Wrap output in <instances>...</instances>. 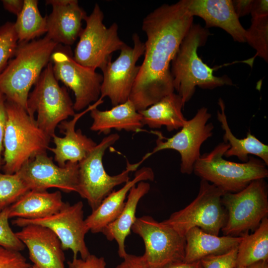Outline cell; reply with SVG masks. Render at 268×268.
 <instances>
[{
	"label": "cell",
	"mask_w": 268,
	"mask_h": 268,
	"mask_svg": "<svg viewBox=\"0 0 268 268\" xmlns=\"http://www.w3.org/2000/svg\"><path fill=\"white\" fill-rule=\"evenodd\" d=\"M193 19L185 0L162 4L143 18L144 58L129 97L137 111L174 92L171 63Z\"/></svg>",
	"instance_id": "1"
},
{
	"label": "cell",
	"mask_w": 268,
	"mask_h": 268,
	"mask_svg": "<svg viewBox=\"0 0 268 268\" xmlns=\"http://www.w3.org/2000/svg\"><path fill=\"white\" fill-rule=\"evenodd\" d=\"M209 35L205 28L193 24L171 62L174 90L181 97L184 106L192 98L197 86L213 89L233 85L228 76L214 75V68L204 63L198 56V49L205 44Z\"/></svg>",
	"instance_id": "2"
},
{
	"label": "cell",
	"mask_w": 268,
	"mask_h": 268,
	"mask_svg": "<svg viewBox=\"0 0 268 268\" xmlns=\"http://www.w3.org/2000/svg\"><path fill=\"white\" fill-rule=\"evenodd\" d=\"M58 45L46 36L18 43L13 58L0 73V92L6 100L20 106L28 112L30 90L50 62Z\"/></svg>",
	"instance_id": "3"
},
{
	"label": "cell",
	"mask_w": 268,
	"mask_h": 268,
	"mask_svg": "<svg viewBox=\"0 0 268 268\" xmlns=\"http://www.w3.org/2000/svg\"><path fill=\"white\" fill-rule=\"evenodd\" d=\"M3 138L4 173L14 174L36 155L46 152L51 137L38 126L34 117L20 106L6 100Z\"/></svg>",
	"instance_id": "4"
},
{
	"label": "cell",
	"mask_w": 268,
	"mask_h": 268,
	"mask_svg": "<svg viewBox=\"0 0 268 268\" xmlns=\"http://www.w3.org/2000/svg\"><path fill=\"white\" fill-rule=\"evenodd\" d=\"M229 147L228 143L220 142L201 155L194 164V173L226 193L239 192L253 181L268 177L267 165L258 158L250 156L242 163L225 160L224 154Z\"/></svg>",
	"instance_id": "5"
},
{
	"label": "cell",
	"mask_w": 268,
	"mask_h": 268,
	"mask_svg": "<svg viewBox=\"0 0 268 268\" xmlns=\"http://www.w3.org/2000/svg\"><path fill=\"white\" fill-rule=\"evenodd\" d=\"M119 138L117 133L104 137L78 163L77 193L87 200L92 211L98 207L115 187L129 181L130 173L136 170L140 165L139 162L131 164L127 162L125 170L121 173L111 176L106 172L103 163V156L107 149Z\"/></svg>",
	"instance_id": "6"
},
{
	"label": "cell",
	"mask_w": 268,
	"mask_h": 268,
	"mask_svg": "<svg viewBox=\"0 0 268 268\" xmlns=\"http://www.w3.org/2000/svg\"><path fill=\"white\" fill-rule=\"evenodd\" d=\"M28 113L34 117L39 127L52 137L56 128L69 116H74L73 103L65 86L56 78L50 61L42 71L27 100Z\"/></svg>",
	"instance_id": "7"
},
{
	"label": "cell",
	"mask_w": 268,
	"mask_h": 268,
	"mask_svg": "<svg viewBox=\"0 0 268 268\" xmlns=\"http://www.w3.org/2000/svg\"><path fill=\"white\" fill-rule=\"evenodd\" d=\"M225 193L201 179L196 198L185 207L173 213L163 222L183 236L194 227H199L208 234L218 236L227 217L221 201Z\"/></svg>",
	"instance_id": "8"
},
{
	"label": "cell",
	"mask_w": 268,
	"mask_h": 268,
	"mask_svg": "<svg viewBox=\"0 0 268 268\" xmlns=\"http://www.w3.org/2000/svg\"><path fill=\"white\" fill-rule=\"evenodd\" d=\"M104 13L96 3L91 13L84 19L73 56L79 64L95 70H103L112 61V54L126 45L118 35L119 26L113 22L109 27L103 23Z\"/></svg>",
	"instance_id": "9"
},
{
	"label": "cell",
	"mask_w": 268,
	"mask_h": 268,
	"mask_svg": "<svg viewBox=\"0 0 268 268\" xmlns=\"http://www.w3.org/2000/svg\"><path fill=\"white\" fill-rule=\"evenodd\" d=\"M221 201L227 214L226 223L221 230L224 236H241L257 229L268 214L264 179L253 181L239 192L225 193Z\"/></svg>",
	"instance_id": "10"
},
{
	"label": "cell",
	"mask_w": 268,
	"mask_h": 268,
	"mask_svg": "<svg viewBox=\"0 0 268 268\" xmlns=\"http://www.w3.org/2000/svg\"><path fill=\"white\" fill-rule=\"evenodd\" d=\"M132 231L143 241L145 252L142 257L149 268H163L184 261L185 236L163 221L158 222L149 216L136 217Z\"/></svg>",
	"instance_id": "11"
},
{
	"label": "cell",
	"mask_w": 268,
	"mask_h": 268,
	"mask_svg": "<svg viewBox=\"0 0 268 268\" xmlns=\"http://www.w3.org/2000/svg\"><path fill=\"white\" fill-rule=\"evenodd\" d=\"M211 114L205 107L199 109L194 117L187 120L181 129L172 137L167 138L159 132H154L157 136L156 146L152 151L145 155L139 161H143L152 154L161 150L172 149L178 151L181 156L180 171L190 175L194 166L201 156L202 144L211 137L214 129L212 123H207Z\"/></svg>",
	"instance_id": "12"
},
{
	"label": "cell",
	"mask_w": 268,
	"mask_h": 268,
	"mask_svg": "<svg viewBox=\"0 0 268 268\" xmlns=\"http://www.w3.org/2000/svg\"><path fill=\"white\" fill-rule=\"evenodd\" d=\"M58 46L51 57L54 74L73 91L74 110L80 111L99 100L103 75L75 62L69 46L60 49Z\"/></svg>",
	"instance_id": "13"
},
{
	"label": "cell",
	"mask_w": 268,
	"mask_h": 268,
	"mask_svg": "<svg viewBox=\"0 0 268 268\" xmlns=\"http://www.w3.org/2000/svg\"><path fill=\"white\" fill-rule=\"evenodd\" d=\"M132 40L133 47L126 44L118 58L102 70L103 80L99 99L107 97L113 106L129 99L140 69L136 63L143 55L144 44L136 33H133Z\"/></svg>",
	"instance_id": "14"
},
{
	"label": "cell",
	"mask_w": 268,
	"mask_h": 268,
	"mask_svg": "<svg viewBox=\"0 0 268 268\" xmlns=\"http://www.w3.org/2000/svg\"><path fill=\"white\" fill-rule=\"evenodd\" d=\"M83 204L79 201L73 204L65 202L56 213L40 219H26L16 218L12 224L22 227L28 224L40 225L51 229L58 237L63 250H70L73 259L80 254L85 259L90 254L85 242V236L89 231L83 216Z\"/></svg>",
	"instance_id": "15"
},
{
	"label": "cell",
	"mask_w": 268,
	"mask_h": 268,
	"mask_svg": "<svg viewBox=\"0 0 268 268\" xmlns=\"http://www.w3.org/2000/svg\"><path fill=\"white\" fill-rule=\"evenodd\" d=\"M78 163L56 165L46 152L39 154L25 163L17 172L30 190L47 191L51 188L77 193Z\"/></svg>",
	"instance_id": "16"
},
{
	"label": "cell",
	"mask_w": 268,
	"mask_h": 268,
	"mask_svg": "<svg viewBox=\"0 0 268 268\" xmlns=\"http://www.w3.org/2000/svg\"><path fill=\"white\" fill-rule=\"evenodd\" d=\"M28 250L29 256L39 268H65V257L57 235L47 227L28 224L15 233Z\"/></svg>",
	"instance_id": "17"
},
{
	"label": "cell",
	"mask_w": 268,
	"mask_h": 268,
	"mask_svg": "<svg viewBox=\"0 0 268 268\" xmlns=\"http://www.w3.org/2000/svg\"><path fill=\"white\" fill-rule=\"evenodd\" d=\"M52 7L46 16V36L58 45H72L82 30V22L87 15L77 0H47Z\"/></svg>",
	"instance_id": "18"
},
{
	"label": "cell",
	"mask_w": 268,
	"mask_h": 268,
	"mask_svg": "<svg viewBox=\"0 0 268 268\" xmlns=\"http://www.w3.org/2000/svg\"><path fill=\"white\" fill-rule=\"evenodd\" d=\"M103 101L98 100L82 112L75 114L71 120L64 121L59 124L60 131L65 136L60 137L56 134L53 135L51 138L55 146L48 148L54 153V160L59 166L64 167L68 162L79 163L96 145L97 143L83 134L80 129L76 131L75 125L83 115Z\"/></svg>",
	"instance_id": "19"
},
{
	"label": "cell",
	"mask_w": 268,
	"mask_h": 268,
	"mask_svg": "<svg viewBox=\"0 0 268 268\" xmlns=\"http://www.w3.org/2000/svg\"><path fill=\"white\" fill-rule=\"evenodd\" d=\"M190 14L201 18L205 28L217 27L235 42H245L246 29L241 25L231 0H185Z\"/></svg>",
	"instance_id": "20"
},
{
	"label": "cell",
	"mask_w": 268,
	"mask_h": 268,
	"mask_svg": "<svg viewBox=\"0 0 268 268\" xmlns=\"http://www.w3.org/2000/svg\"><path fill=\"white\" fill-rule=\"evenodd\" d=\"M154 174L152 169L143 167L136 171L134 178L125 183L118 191H113L101 202L98 207L92 211L85 219V223L93 233L102 232L104 228L113 222L123 210L126 197L131 188L141 181H153Z\"/></svg>",
	"instance_id": "21"
},
{
	"label": "cell",
	"mask_w": 268,
	"mask_h": 268,
	"mask_svg": "<svg viewBox=\"0 0 268 268\" xmlns=\"http://www.w3.org/2000/svg\"><path fill=\"white\" fill-rule=\"evenodd\" d=\"M97 107L90 111L92 131L106 134L112 129L138 132L143 126L141 115L129 99L109 110L101 111Z\"/></svg>",
	"instance_id": "22"
},
{
	"label": "cell",
	"mask_w": 268,
	"mask_h": 268,
	"mask_svg": "<svg viewBox=\"0 0 268 268\" xmlns=\"http://www.w3.org/2000/svg\"><path fill=\"white\" fill-rule=\"evenodd\" d=\"M184 262L192 263L211 255L222 254L238 247L242 237L219 236L208 234L194 227L185 235Z\"/></svg>",
	"instance_id": "23"
},
{
	"label": "cell",
	"mask_w": 268,
	"mask_h": 268,
	"mask_svg": "<svg viewBox=\"0 0 268 268\" xmlns=\"http://www.w3.org/2000/svg\"><path fill=\"white\" fill-rule=\"evenodd\" d=\"M65 202L60 191L29 190L9 207V217L37 219L52 215L60 210Z\"/></svg>",
	"instance_id": "24"
},
{
	"label": "cell",
	"mask_w": 268,
	"mask_h": 268,
	"mask_svg": "<svg viewBox=\"0 0 268 268\" xmlns=\"http://www.w3.org/2000/svg\"><path fill=\"white\" fill-rule=\"evenodd\" d=\"M150 187V184L145 181H141L133 186L129 192L124 207L120 214L102 232L108 240L116 241L118 247V255L122 259L128 254L125 242L131 234L132 226L136 219L135 212L137 204L139 200L149 192Z\"/></svg>",
	"instance_id": "25"
},
{
	"label": "cell",
	"mask_w": 268,
	"mask_h": 268,
	"mask_svg": "<svg viewBox=\"0 0 268 268\" xmlns=\"http://www.w3.org/2000/svg\"><path fill=\"white\" fill-rule=\"evenodd\" d=\"M184 106L181 97L173 92L138 112L141 116L143 126L152 129L165 126L168 131L171 132L181 129L187 120L182 112Z\"/></svg>",
	"instance_id": "26"
},
{
	"label": "cell",
	"mask_w": 268,
	"mask_h": 268,
	"mask_svg": "<svg viewBox=\"0 0 268 268\" xmlns=\"http://www.w3.org/2000/svg\"><path fill=\"white\" fill-rule=\"evenodd\" d=\"M218 103L220 111H217V117L224 131L223 142L230 146L224 154V156H236L242 162H246L249 159V155L252 154L259 157L268 166V145L261 141L250 132L247 133L246 137L244 138L236 137L232 133L228 124L223 100L219 98Z\"/></svg>",
	"instance_id": "27"
},
{
	"label": "cell",
	"mask_w": 268,
	"mask_h": 268,
	"mask_svg": "<svg viewBox=\"0 0 268 268\" xmlns=\"http://www.w3.org/2000/svg\"><path fill=\"white\" fill-rule=\"evenodd\" d=\"M237 247V267H246L261 261L268 260V219L264 218L251 234L241 236Z\"/></svg>",
	"instance_id": "28"
},
{
	"label": "cell",
	"mask_w": 268,
	"mask_h": 268,
	"mask_svg": "<svg viewBox=\"0 0 268 268\" xmlns=\"http://www.w3.org/2000/svg\"><path fill=\"white\" fill-rule=\"evenodd\" d=\"M251 24L246 30L245 42L256 51V55L268 62V1L254 0L250 12Z\"/></svg>",
	"instance_id": "29"
},
{
	"label": "cell",
	"mask_w": 268,
	"mask_h": 268,
	"mask_svg": "<svg viewBox=\"0 0 268 268\" xmlns=\"http://www.w3.org/2000/svg\"><path fill=\"white\" fill-rule=\"evenodd\" d=\"M37 0H24L23 6L14 23L18 43L27 42L47 32L46 17H43Z\"/></svg>",
	"instance_id": "30"
},
{
	"label": "cell",
	"mask_w": 268,
	"mask_h": 268,
	"mask_svg": "<svg viewBox=\"0 0 268 268\" xmlns=\"http://www.w3.org/2000/svg\"><path fill=\"white\" fill-rule=\"evenodd\" d=\"M29 190L17 172L0 173V212L9 207Z\"/></svg>",
	"instance_id": "31"
},
{
	"label": "cell",
	"mask_w": 268,
	"mask_h": 268,
	"mask_svg": "<svg viewBox=\"0 0 268 268\" xmlns=\"http://www.w3.org/2000/svg\"><path fill=\"white\" fill-rule=\"evenodd\" d=\"M18 43L14 23L0 26V73L14 56Z\"/></svg>",
	"instance_id": "32"
},
{
	"label": "cell",
	"mask_w": 268,
	"mask_h": 268,
	"mask_svg": "<svg viewBox=\"0 0 268 268\" xmlns=\"http://www.w3.org/2000/svg\"><path fill=\"white\" fill-rule=\"evenodd\" d=\"M9 207L0 212V247L20 252L25 245L11 228L9 222Z\"/></svg>",
	"instance_id": "33"
},
{
	"label": "cell",
	"mask_w": 268,
	"mask_h": 268,
	"mask_svg": "<svg viewBox=\"0 0 268 268\" xmlns=\"http://www.w3.org/2000/svg\"><path fill=\"white\" fill-rule=\"evenodd\" d=\"M237 247L222 254L208 256L201 259L200 261L202 268H236Z\"/></svg>",
	"instance_id": "34"
},
{
	"label": "cell",
	"mask_w": 268,
	"mask_h": 268,
	"mask_svg": "<svg viewBox=\"0 0 268 268\" xmlns=\"http://www.w3.org/2000/svg\"><path fill=\"white\" fill-rule=\"evenodd\" d=\"M30 266L20 252L0 247V268H29Z\"/></svg>",
	"instance_id": "35"
},
{
	"label": "cell",
	"mask_w": 268,
	"mask_h": 268,
	"mask_svg": "<svg viewBox=\"0 0 268 268\" xmlns=\"http://www.w3.org/2000/svg\"><path fill=\"white\" fill-rule=\"evenodd\" d=\"M68 268H106L103 257H97L94 255H89L84 260L73 259L67 262Z\"/></svg>",
	"instance_id": "36"
},
{
	"label": "cell",
	"mask_w": 268,
	"mask_h": 268,
	"mask_svg": "<svg viewBox=\"0 0 268 268\" xmlns=\"http://www.w3.org/2000/svg\"><path fill=\"white\" fill-rule=\"evenodd\" d=\"M5 102V97L0 92V170L1 169L3 165L2 154L3 151V138L6 120Z\"/></svg>",
	"instance_id": "37"
},
{
	"label": "cell",
	"mask_w": 268,
	"mask_h": 268,
	"mask_svg": "<svg viewBox=\"0 0 268 268\" xmlns=\"http://www.w3.org/2000/svg\"><path fill=\"white\" fill-rule=\"evenodd\" d=\"M116 268H149L142 256L127 254Z\"/></svg>",
	"instance_id": "38"
},
{
	"label": "cell",
	"mask_w": 268,
	"mask_h": 268,
	"mask_svg": "<svg viewBox=\"0 0 268 268\" xmlns=\"http://www.w3.org/2000/svg\"><path fill=\"white\" fill-rule=\"evenodd\" d=\"M253 1V0H232L234 10L239 18L250 13Z\"/></svg>",
	"instance_id": "39"
},
{
	"label": "cell",
	"mask_w": 268,
	"mask_h": 268,
	"mask_svg": "<svg viewBox=\"0 0 268 268\" xmlns=\"http://www.w3.org/2000/svg\"><path fill=\"white\" fill-rule=\"evenodd\" d=\"M2 3L4 9L17 16L23 6L24 0H2Z\"/></svg>",
	"instance_id": "40"
},
{
	"label": "cell",
	"mask_w": 268,
	"mask_h": 268,
	"mask_svg": "<svg viewBox=\"0 0 268 268\" xmlns=\"http://www.w3.org/2000/svg\"><path fill=\"white\" fill-rule=\"evenodd\" d=\"M163 268H202L200 261L186 263L184 261L170 264Z\"/></svg>",
	"instance_id": "41"
},
{
	"label": "cell",
	"mask_w": 268,
	"mask_h": 268,
	"mask_svg": "<svg viewBox=\"0 0 268 268\" xmlns=\"http://www.w3.org/2000/svg\"><path fill=\"white\" fill-rule=\"evenodd\" d=\"M236 268H268V262L261 261L246 267H236Z\"/></svg>",
	"instance_id": "42"
},
{
	"label": "cell",
	"mask_w": 268,
	"mask_h": 268,
	"mask_svg": "<svg viewBox=\"0 0 268 268\" xmlns=\"http://www.w3.org/2000/svg\"><path fill=\"white\" fill-rule=\"evenodd\" d=\"M29 268H39L37 266H35L34 265L31 266Z\"/></svg>",
	"instance_id": "43"
}]
</instances>
